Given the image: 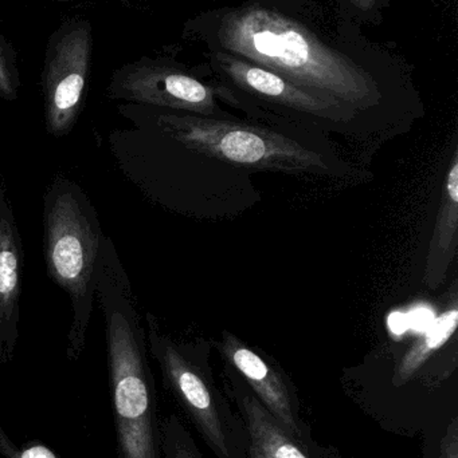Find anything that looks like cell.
<instances>
[{"label":"cell","instance_id":"6da1fadb","mask_svg":"<svg viewBox=\"0 0 458 458\" xmlns=\"http://www.w3.org/2000/svg\"><path fill=\"white\" fill-rule=\"evenodd\" d=\"M188 42L255 62L370 123L421 109L410 67L394 48L316 0H242L188 19Z\"/></svg>","mask_w":458,"mask_h":458},{"label":"cell","instance_id":"7a4b0ae2","mask_svg":"<svg viewBox=\"0 0 458 458\" xmlns=\"http://www.w3.org/2000/svg\"><path fill=\"white\" fill-rule=\"evenodd\" d=\"M96 299L105 319L120 456L163 458L155 379L148 362L147 331L131 280L108 236L102 242Z\"/></svg>","mask_w":458,"mask_h":458},{"label":"cell","instance_id":"3957f363","mask_svg":"<svg viewBox=\"0 0 458 458\" xmlns=\"http://www.w3.org/2000/svg\"><path fill=\"white\" fill-rule=\"evenodd\" d=\"M118 112L140 126L177 147L222 163L252 171L276 172L290 176H320L333 172L322 153L298 141V133L258 121L202 117L140 105H121Z\"/></svg>","mask_w":458,"mask_h":458},{"label":"cell","instance_id":"277c9868","mask_svg":"<svg viewBox=\"0 0 458 458\" xmlns=\"http://www.w3.org/2000/svg\"><path fill=\"white\" fill-rule=\"evenodd\" d=\"M104 239L89 196L74 180L56 174L43 195V255L48 276L72 304L69 360H77L85 349Z\"/></svg>","mask_w":458,"mask_h":458},{"label":"cell","instance_id":"5b68a950","mask_svg":"<svg viewBox=\"0 0 458 458\" xmlns=\"http://www.w3.org/2000/svg\"><path fill=\"white\" fill-rule=\"evenodd\" d=\"M207 77L230 93L229 106L246 113L252 120L290 129L298 133H359L373 125L352 110L323 98L255 62L226 53L203 51Z\"/></svg>","mask_w":458,"mask_h":458},{"label":"cell","instance_id":"8992f818","mask_svg":"<svg viewBox=\"0 0 458 458\" xmlns=\"http://www.w3.org/2000/svg\"><path fill=\"white\" fill-rule=\"evenodd\" d=\"M148 347L166 385L207 448L217 458H249L241 416L218 387L210 366L209 346L177 344L161 331L152 314L145 315Z\"/></svg>","mask_w":458,"mask_h":458},{"label":"cell","instance_id":"52a82bcc","mask_svg":"<svg viewBox=\"0 0 458 458\" xmlns=\"http://www.w3.org/2000/svg\"><path fill=\"white\" fill-rule=\"evenodd\" d=\"M110 98L202 117H234L223 109L228 89L207 77L203 66L187 67L169 58H142L113 74Z\"/></svg>","mask_w":458,"mask_h":458},{"label":"cell","instance_id":"ba28073f","mask_svg":"<svg viewBox=\"0 0 458 458\" xmlns=\"http://www.w3.org/2000/svg\"><path fill=\"white\" fill-rule=\"evenodd\" d=\"M91 23L83 19L65 21L51 37L42 72L46 131L67 136L80 118L91 72Z\"/></svg>","mask_w":458,"mask_h":458},{"label":"cell","instance_id":"9c48e42d","mask_svg":"<svg viewBox=\"0 0 458 458\" xmlns=\"http://www.w3.org/2000/svg\"><path fill=\"white\" fill-rule=\"evenodd\" d=\"M217 347L225 362L241 377L269 413L290 435L311 444L309 432L301 420L295 387L279 366L228 331H223Z\"/></svg>","mask_w":458,"mask_h":458},{"label":"cell","instance_id":"30bf717a","mask_svg":"<svg viewBox=\"0 0 458 458\" xmlns=\"http://www.w3.org/2000/svg\"><path fill=\"white\" fill-rule=\"evenodd\" d=\"M24 250L13 206L0 184V363L13 360L19 339Z\"/></svg>","mask_w":458,"mask_h":458},{"label":"cell","instance_id":"8fae6325","mask_svg":"<svg viewBox=\"0 0 458 458\" xmlns=\"http://www.w3.org/2000/svg\"><path fill=\"white\" fill-rule=\"evenodd\" d=\"M225 392L236 403L249 444V458H316L311 444L290 435L253 394L241 377L226 363Z\"/></svg>","mask_w":458,"mask_h":458},{"label":"cell","instance_id":"7c38bea8","mask_svg":"<svg viewBox=\"0 0 458 458\" xmlns=\"http://www.w3.org/2000/svg\"><path fill=\"white\" fill-rule=\"evenodd\" d=\"M458 242V153L454 152L444 184L443 199L425 267V283L430 288L443 284L456 256Z\"/></svg>","mask_w":458,"mask_h":458},{"label":"cell","instance_id":"4fadbf2b","mask_svg":"<svg viewBox=\"0 0 458 458\" xmlns=\"http://www.w3.org/2000/svg\"><path fill=\"white\" fill-rule=\"evenodd\" d=\"M458 323V310L452 307L440 315L430 325L429 330L421 341L417 342L401 360L395 370V385L406 384L421 366L432 357L433 352L444 346L456 333Z\"/></svg>","mask_w":458,"mask_h":458},{"label":"cell","instance_id":"5bb4252c","mask_svg":"<svg viewBox=\"0 0 458 458\" xmlns=\"http://www.w3.org/2000/svg\"><path fill=\"white\" fill-rule=\"evenodd\" d=\"M161 456L163 458H204L190 430L177 414L160 421Z\"/></svg>","mask_w":458,"mask_h":458},{"label":"cell","instance_id":"9a60e30c","mask_svg":"<svg viewBox=\"0 0 458 458\" xmlns=\"http://www.w3.org/2000/svg\"><path fill=\"white\" fill-rule=\"evenodd\" d=\"M393 0H333V8L343 18L359 26H381Z\"/></svg>","mask_w":458,"mask_h":458},{"label":"cell","instance_id":"2e32d148","mask_svg":"<svg viewBox=\"0 0 458 458\" xmlns=\"http://www.w3.org/2000/svg\"><path fill=\"white\" fill-rule=\"evenodd\" d=\"M21 89V77L11 46L0 37V99L15 101Z\"/></svg>","mask_w":458,"mask_h":458},{"label":"cell","instance_id":"e0dca14e","mask_svg":"<svg viewBox=\"0 0 458 458\" xmlns=\"http://www.w3.org/2000/svg\"><path fill=\"white\" fill-rule=\"evenodd\" d=\"M0 454L4 458H61L50 448L38 443L18 446L0 427Z\"/></svg>","mask_w":458,"mask_h":458},{"label":"cell","instance_id":"ac0fdd59","mask_svg":"<svg viewBox=\"0 0 458 458\" xmlns=\"http://www.w3.org/2000/svg\"><path fill=\"white\" fill-rule=\"evenodd\" d=\"M437 458H458V420L454 417L449 422L440 445H438Z\"/></svg>","mask_w":458,"mask_h":458},{"label":"cell","instance_id":"d6986e66","mask_svg":"<svg viewBox=\"0 0 458 458\" xmlns=\"http://www.w3.org/2000/svg\"><path fill=\"white\" fill-rule=\"evenodd\" d=\"M56 2H64V3H66V2H74V0H56Z\"/></svg>","mask_w":458,"mask_h":458}]
</instances>
